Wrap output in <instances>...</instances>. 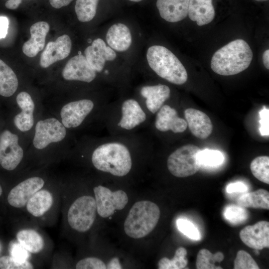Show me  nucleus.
<instances>
[{"label": "nucleus", "mask_w": 269, "mask_h": 269, "mask_svg": "<svg viewBox=\"0 0 269 269\" xmlns=\"http://www.w3.org/2000/svg\"><path fill=\"white\" fill-rule=\"evenodd\" d=\"M91 154V161L99 171L123 177L131 171L136 154L147 153L151 147L146 131L125 135L101 138Z\"/></svg>", "instance_id": "nucleus-1"}, {"label": "nucleus", "mask_w": 269, "mask_h": 269, "mask_svg": "<svg viewBox=\"0 0 269 269\" xmlns=\"http://www.w3.org/2000/svg\"><path fill=\"white\" fill-rule=\"evenodd\" d=\"M150 119L137 99L126 98L110 102L102 122L109 135H125L146 131Z\"/></svg>", "instance_id": "nucleus-2"}, {"label": "nucleus", "mask_w": 269, "mask_h": 269, "mask_svg": "<svg viewBox=\"0 0 269 269\" xmlns=\"http://www.w3.org/2000/svg\"><path fill=\"white\" fill-rule=\"evenodd\" d=\"M252 51L243 39L231 41L218 49L211 61V68L223 76L237 74L248 68L253 59Z\"/></svg>", "instance_id": "nucleus-3"}, {"label": "nucleus", "mask_w": 269, "mask_h": 269, "mask_svg": "<svg viewBox=\"0 0 269 269\" xmlns=\"http://www.w3.org/2000/svg\"><path fill=\"white\" fill-rule=\"evenodd\" d=\"M146 59L150 68L160 78L180 85L187 80L186 70L178 58L169 49L160 45L148 48Z\"/></svg>", "instance_id": "nucleus-4"}, {"label": "nucleus", "mask_w": 269, "mask_h": 269, "mask_svg": "<svg viewBox=\"0 0 269 269\" xmlns=\"http://www.w3.org/2000/svg\"><path fill=\"white\" fill-rule=\"evenodd\" d=\"M160 217V210L154 203L147 200L135 202L124 223V230L128 236L142 238L155 227Z\"/></svg>", "instance_id": "nucleus-5"}, {"label": "nucleus", "mask_w": 269, "mask_h": 269, "mask_svg": "<svg viewBox=\"0 0 269 269\" xmlns=\"http://www.w3.org/2000/svg\"><path fill=\"white\" fill-rule=\"evenodd\" d=\"M201 149L196 145L187 144L173 150L167 159V168L173 176L183 178L195 174L201 164L199 153Z\"/></svg>", "instance_id": "nucleus-6"}, {"label": "nucleus", "mask_w": 269, "mask_h": 269, "mask_svg": "<svg viewBox=\"0 0 269 269\" xmlns=\"http://www.w3.org/2000/svg\"><path fill=\"white\" fill-rule=\"evenodd\" d=\"M96 212L95 199L90 196H81L72 203L68 210V223L74 230L85 232L93 225Z\"/></svg>", "instance_id": "nucleus-7"}, {"label": "nucleus", "mask_w": 269, "mask_h": 269, "mask_svg": "<svg viewBox=\"0 0 269 269\" xmlns=\"http://www.w3.org/2000/svg\"><path fill=\"white\" fill-rule=\"evenodd\" d=\"M109 104L96 106L95 102L90 99H82L70 102L65 105L61 110L62 123L67 129L78 128L95 111L96 109H105Z\"/></svg>", "instance_id": "nucleus-8"}, {"label": "nucleus", "mask_w": 269, "mask_h": 269, "mask_svg": "<svg viewBox=\"0 0 269 269\" xmlns=\"http://www.w3.org/2000/svg\"><path fill=\"white\" fill-rule=\"evenodd\" d=\"M97 212L103 218L112 216L115 210L123 209L128 202L125 192L119 190L114 192L102 185L94 188Z\"/></svg>", "instance_id": "nucleus-9"}, {"label": "nucleus", "mask_w": 269, "mask_h": 269, "mask_svg": "<svg viewBox=\"0 0 269 269\" xmlns=\"http://www.w3.org/2000/svg\"><path fill=\"white\" fill-rule=\"evenodd\" d=\"M66 134V128L57 119L52 118L40 120L35 126L33 145L37 149H43L52 142L62 140Z\"/></svg>", "instance_id": "nucleus-10"}, {"label": "nucleus", "mask_w": 269, "mask_h": 269, "mask_svg": "<svg viewBox=\"0 0 269 269\" xmlns=\"http://www.w3.org/2000/svg\"><path fill=\"white\" fill-rule=\"evenodd\" d=\"M18 139L16 134L8 130L0 135V164L6 170H14L22 159L23 150Z\"/></svg>", "instance_id": "nucleus-11"}, {"label": "nucleus", "mask_w": 269, "mask_h": 269, "mask_svg": "<svg viewBox=\"0 0 269 269\" xmlns=\"http://www.w3.org/2000/svg\"><path fill=\"white\" fill-rule=\"evenodd\" d=\"M154 116L151 128L159 133L178 134L185 132L187 128L186 120L180 117L177 110L168 104L162 106Z\"/></svg>", "instance_id": "nucleus-12"}, {"label": "nucleus", "mask_w": 269, "mask_h": 269, "mask_svg": "<svg viewBox=\"0 0 269 269\" xmlns=\"http://www.w3.org/2000/svg\"><path fill=\"white\" fill-rule=\"evenodd\" d=\"M140 99H138L143 108L151 117L165 104L169 99L171 90L164 84L144 85L139 90Z\"/></svg>", "instance_id": "nucleus-13"}, {"label": "nucleus", "mask_w": 269, "mask_h": 269, "mask_svg": "<svg viewBox=\"0 0 269 269\" xmlns=\"http://www.w3.org/2000/svg\"><path fill=\"white\" fill-rule=\"evenodd\" d=\"M97 73L90 66L85 56L79 54L72 57L62 72L63 78L68 81L91 83L97 77Z\"/></svg>", "instance_id": "nucleus-14"}, {"label": "nucleus", "mask_w": 269, "mask_h": 269, "mask_svg": "<svg viewBox=\"0 0 269 269\" xmlns=\"http://www.w3.org/2000/svg\"><path fill=\"white\" fill-rule=\"evenodd\" d=\"M44 184L43 179L39 177L29 178L19 183L9 192L8 203L15 208L25 206L30 198L40 190Z\"/></svg>", "instance_id": "nucleus-15"}, {"label": "nucleus", "mask_w": 269, "mask_h": 269, "mask_svg": "<svg viewBox=\"0 0 269 269\" xmlns=\"http://www.w3.org/2000/svg\"><path fill=\"white\" fill-rule=\"evenodd\" d=\"M240 238L249 247L261 250L269 247V223L261 221L245 227L240 232Z\"/></svg>", "instance_id": "nucleus-16"}, {"label": "nucleus", "mask_w": 269, "mask_h": 269, "mask_svg": "<svg viewBox=\"0 0 269 269\" xmlns=\"http://www.w3.org/2000/svg\"><path fill=\"white\" fill-rule=\"evenodd\" d=\"M71 47V40L67 34L58 37L55 41L49 42L41 54L40 66L46 68L65 59L69 55Z\"/></svg>", "instance_id": "nucleus-17"}, {"label": "nucleus", "mask_w": 269, "mask_h": 269, "mask_svg": "<svg viewBox=\"0 0 269 269\" xmlns=\"http://www.w3.org/2000/svg\"><path fill=\"white\" fill-rule=\"evenodd\" d=\"M84 54L87 62L97 73L103 71L107 60H114L117 56L115 51L99 38L85 49Z\"/></svg>", "instance_id": "nucleus-18"}, {"label": "nucleus", "mask_w": 269, "mask_h": 269, "mask_svg": "<svg viewBox=\"0 0 269 269\" xmlns=\"http://www.w3.org/2000/svg\"><path fill=\"white\" fill-rule=\"evenodd\" d=\"M184 113L187 126L194 136L205 139L211 134L213 130L212 122L205 113L193 108L186 109Z\"/></svg>", "instance_id": "nucleus-19"}, {"label": "nucleus", "mask_w": 269, "mask_h": 269, "mask_svg": "<svg viewBox=\"0 0 269 269\" xmlns=\"http://www.w3.org/2000/svg\"><path fill=\"white\" fill-rule=\"evenodd\" d=\"M190 0H156L155 5L160 16L165 20L176 22L188 15Z\"/></svg>", "instance_id": "nucleus-20"}, {"label": "nucleus", "mask_w": 269, "mask_h": 269, "mask_svg": "<svg viewBox=\"0 0 269 269\" xmlns=\"http://www.w3.org/2000/svg\"><path fill=\"white\" fill-rule=\"evenodd\" d=\"M16 100L21 112L14 117V125L21 132L28 131L34 124V102L30 95L26 92H20L17 95Z\"/></svg>", "instance_id": "nucleus-21"}, {"label": "nucleus", "mask_w": 269, "mask_h": 269, "mask_svg": "<svg viewBox=\"0 0 269 269\" xmlns=\"http://www.w3.org/2000/svg\"><path fill=\"white\" fill-rule=\"evenodd\" d=\"M49 24L45 21H39L30 27L31 37L22 46L23 53L28 57H35L43 50L45 43L46 36L49 30Z\"/></svg>", "instance_id": "nucleus-22"}, {"label": "nucleus", "mask_w": 269, "mask_h": 269, "mask_svg": "<svg viewBox=\"0 0 269 269\" xmlns=\"http://www.w3.org/2000/svg\"><path fill=\"white\" fill-rule=\"evenodd\" d=\"M106 39L111 48L119 52L127 50L132 42L130 29L121 23L114 24L109 28Z\"/></svg>", "instance_id": "nucleus-23"}, {"label": "nucleus", "mask_w": 269, "mask_h": 269, "mask_svg": "<svg viewBox=\"0 0 269 269\" xmlns=\"http://www.w3.org/2000/svg\"><path fill=\"white\" fill-rule=\"evenodd\" d=\"M188 15L199 26L210 23L215 15L212 0H190Z\"/></svg>", "instance_id": "nucleus-24"}, {"label": "nucleus", "mask_w": 269, "mask_h": 269, "mask_svg": "<svg viewBox=\"0 0 269 269\" xmlns=\"http://www.w3.org/2000/svg\"><path fill=\"white\" fill-rule=\"evenodd\" d=\"M53 196L48 191L43 189L36 192L26 204L28 212L34 217L42 216L53 204Z\"/></svg>", "instance_id": "nucleus-25"}, {"label": "nucleus", "mask_w": 269, "mask_h": 269, "mask_svg": "<svg viewBox=\"0 0 269 269\" xmlns=\"http://www.w3.org/2000/svg\"><path fill=\"white\" fill-rule=\"evenodd\" d=\"M239 206L244 208L269 209V193L263 189L245 193L237 200Z\"/></svg>", "instance_id": "nucleus-26"}, {"label": "nucleus", "mask_w": 269, "mask_h": 269, "mask_svg": "<svg viewBox=\"0 0 269 269\" xmlns=\"http://www.w3.org/2000/svg\"><path fill=\"white\" fill-rule=\"evenodd\" d=\"M18 85L17 76L12 69L0 59V95L9 97L16 91Z\"/></svg>", "instance_id": "nucleus-27"}, {"label": "nucleus", "mask_w": 269, "mask_h": 269, "mask_svg": "<svg viewBox=\"0 0 269 269\" xmlns=\"http://www.w3.org/2000/svg\"><path fill=\"white\" fill-rule=\"evenodd\" d=\"M16 238L18 243L30 253H38L43 248L42 237L34 230H22L17 233Z\"/></svg>", "instance_id": "nucleus-28"}, {"label": "nucleus", "mask_w": 269, "mask_h": 269, "mask_svg": "<svg viewBox=\"0 0 269 269\" xmlns=\"http://www.w3.org/2000/svg\"><path fill=\"white\" fill-rule=\"evenodd\" d=\"M100 0H76L74 7L78 19L88 22L95 16Z\"/></svg>", "instance_id": "nucleus-29"}, {"label": "nucleus", "mask_w": 269, "mask_h": 269, "mask_svg": "<svg viewBox=\"0 0 269 269\" xmlns=\"http://www.w3.org/2000/svg\"><path fill=\"white\" fill-rule=\"evenodd\" d=\"M187 251L183 247L178 248L175 251L174 256L172 259L166 257L161 259L158 263L159 269H181L187 265L188 261L186 258Z\"/></svg>", "instance_id": "nucleus-30"}, {"label": "nucleus", "mask_w": 269, "mask_h": 269, "mask_svg": "<svg viewBox=\"0 0 269 269\" xmlns=\"http://www.w3.org/2000/svg\"><path fill=\"white\" fill-rule=\"evenodd\" d=\"M253 175L265 183L269 184V157L260 156L254 158L250 164Z\"/></svg>", "instance_id": "nucleus-31"}, {"label": "nucleus", "mask_w": 269, "mask_h": 269, "mask_svg": "<svg viewBox=\"0 0 269 269\" xmlns=\"http://www.w3.org/2000/svg\"><path fill=\"white\" fill-rule=\"evenodd\" d=\"M223 214L228 221L234 225L244 222L249 216V213L245 208L235 205L227 206L224 210Z\"/></svg>", "instance_id": "nucleus-32"}, {"label": "nucleus", "mask_w": 269, "mask_h": 269, "mask_svg": "<svg viewBox=\"0 0 269 269\" xmlns=\"http://www.w3.org/2000/svg\"><path fill=\"white\" fill-rule=\"evenodd\" d=\"M199 160L202 164L209 167L218 166L224 161V157L222 152L216 150L205 149L200 151Z\"/></svg>", "instance_id": "nucleus-33"}, {"label": "nucleus", "mask_w": 269, "mask_h": 269, "mask_svg": "<svg viewBox=\"0 0 269 269\" xmlns=\"http://www.w3.org/2000/svg\"><path fill=\"white\" fill-rule=\"evenodd\" d=\"M214 254L206 249L200 250L197 255L196 266L198 269H221L214 265Z\"/></svg>", "instance_id": "nucleus-34"}, {"label": "nucleus", "mask_w": 269, "mask_h": 269, "mask_svg": "<svg viewBox=\"0 0 269 269\" xmlns=\"http://www.w3.org/2000/svg\"><path fill=\"white\" fill-rule=\"evenodd\" d=\"M234 269H259V267L251 256L244 250H240L234 260Z\"/></svg>", "instance_id": "nucleus-35"}, {"label": "nucleus", "mask_w": 269, "mask_h": 269, "mask_svg": "<svg viewBox=\"0 0 269 269\" xmlns=\"http://www.w3.org/2000/svg\"><path fill=\"white\" fill-rule=\"evenodd\" d=\"M178 230L189 238L198 240L201 238L200 232L197 227L189 220L180 218L176 221Z\"/></svg>", "instance_id": "nucleus-36"}, {"label": "nucleus", "mask_w": 269, "mask_h": 269, "mask_svg": "<svg viewBox=\"0 0 269 269\" xmlns=\"http://www.w3.org/2000/svg\"><path fill=\"white\" fill-rule=\"evenodd\" d=\"M33 267L28 261L24 263L16 262L11 256H4L0 258L1 269H31Z\"/></svg>", "instance_id": "nucleus-37"}, {"label": "nucleus", "mask_w": 269, "mask_h": 269, "mask_svg": "<svg viewBox=\"0 0 269 269\" xmlns=\"http://www.w3.org/2000/svg\"><path fill=\"white\" fill-rule=\"evenodd\" d=\"M77 269H105V263L100 259L90 257L79 261L76 265Z\"/></svg>", "instance_id": "nucleus-38"}, {"label": "nucleus", "mask_w": 269, "mask_h": 269, "mask_svg": "<svg viewBox=\"0 0 269 269\" xmlns=\"http://www.w3.org/2000/svg\"><path fill=\"white\" fill-rule=\"evenodd\" d=\"M9 252L11 256L18 263H24L27 261L28 253L19 243L14 242L10 244Z\"/></svg>", "instance_id": "nucleus-39"}, {"label": "nucleus", "mask_w": 269, "mask_h": 269, "mask_svg": "<svg viewBox=\"0 0 269 269\" xmlns=\"http://www.w3.org/2000/svg\"><path fill=\"white\" fill-rule=\"evenodd\" d=\"M260 120V132L262 136L269 135V110L264 107L259 112Z\"/></svg>", "instance_id": "nucleus-40"}, {"label": "nucleus", "mask_w": 269, "mask_h": 269, "mask_svg": "<svg viewBox=\"0 0 269 269\" xmlns=\"http://www.w3.org/2000/svg\"><path fill=\"white\" fill-rule=\"evenodd\" d=\"M248 190L246 184L242 182H236L229 184L226 187V191L228 193L244 192Z\"/></svg>", "instance_id": "nucleus-41"}, {"label": "nucleus", "mask_w": 269, "mask_h": 269, "mask_svg": "<svg viewBox=\"0 0 269 269\" xmlns=\"http://www.w3.org/2000/svg\"><path fill=\"white\" fill-rule=\"evenodd\" d=\"M8 20L5 16H0V39L6 36L8 27Z\"/></svg>", "instance_id": "nucleus-42"}, {"label": "nucleus", "mask_w": 269, "mask_h": 269, "mask_svg": "<svg viewBox=\"0 0 269 269\" xmlns=\"http://www.w3.org/2000/svg\"><path fill=\"white\" fill-rule=\"evenodd\" d=\"M73 0H49L51 5L55 8H60L69 4Z\"/></svg>", "instance_id": "nucleus-43"}, {"label": "nucleus", "mask_w": 269, "mask_h": 269, "mask_svg": "<svg viewBox=\"0 0 269 269\" xmlns=\"http://www.w3.org/2000/svg\"><path fill=\"white\" fill-rule=\"evenodd\" d=\"M22 0H8L5 3V7L9 9H15L19 6Z\"/></svg>", "instance_id": "nucleus-44"}, {"label": "nucleus", "mask_w": 269, "mask_h": 269, "mask_svg": "<svg viewBox=\"0 0 269 269\" xmlns=\"http://www.w3.org/2000/svg\"><path fill=\"white\" fill-rule=\"evenodd\" d=\"M106 267L107 269H122V267L119 263V259L117 258H113L108 263Z\"/></svg>", "instance_id": "nucleus-45"}, {"label": "nucleus", "mask_w": 269, "mask_h": 269, "mask_svg": "<svg viewBox=\"0 0 269 269\" xmlns=\"http://www.w3.org/2000/svg\"><path fill=\"white\" fill-rule=\"evenodd\" d=\"M263 61L265 67L269 69V50L267 49L263 54Z\"/></svg>", "instance_id": "nucleus-46"}, {"label": "nucleus", "mask_w": 269, "mask_h": 269, "mask_svg": "<svg viewBox=\"0 0 269 269\" xmlns=\"http://www.w3.org/2000/svg\"><path fill=\"white\" fill-rule=\"evenodd\" d=\"M214 258L216 262L220 263L224 260V256L222 252H218L214 254Z\"/></svg>", "instance_id": "nucleus-47"}, {"label": "nucleus", "mask_w": 269, "mask_h": 269, "mask_svg": "<svg viewBox=\"0 0 269 269\" xmlns=\"http://www.w3.org/2000/svg\"><path fill=\"white\" fill-rule=\"evenodd\" d=\"M131 2H139L143 1V0H128Z\"/></svg>", "instance_id": "nucleus-48"}, {"label": "nucleus", "mask_w": 269, "mask_h": 269, "mask_svg": "<svg viewBox=\"0 0 269 269\" xmlns=\"http://www.w3.org/2000/svg\"><path fill=\"white\" fill-rule=\"evenodd\" d=\"M2 188H1V186L0 185V196H1L2 194Z\"/></svg>", "instance_id": "nucleus-49"}, {"label": "nucleus", "mask_w": 269, "mask_h": 269, "mask_svg": "<svg viewBox=\"0 0 269 269\" xmlns=\"http://www.w3.org/2000/svg\"><path fill=\"white\" fill-rule=\"evenodd\" d=\"M256 0V1H267L268 0Z\"/></svg>", "instance_id": "nucleus-50"}]
</instances>
